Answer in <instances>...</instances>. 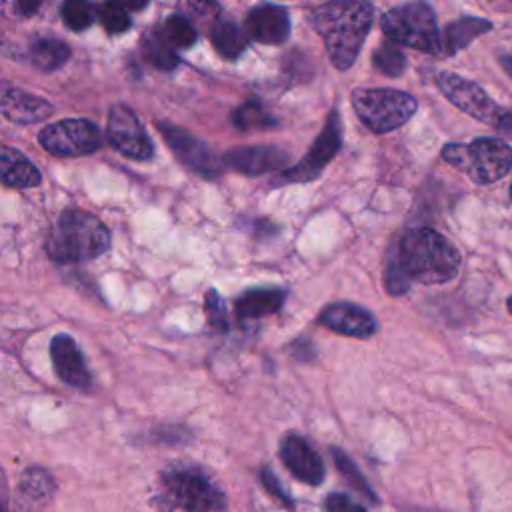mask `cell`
<instances>
[{"label": "cell", "mask_w": 512, "mask_h": 512, "mask_svg": "<svg viewBox=\"0 0 512 512\" xmlns=\"http://www.w3.org/2000/svg\"><path fill=\"white\" fill-rule=\"evenodd\" d=\"M232 124L238 130H266L278 124V120L264 108L260 100H246L232 112Z\"/></svg>", "instance_id": "cell-26"}, {"label": "cell", "mask_w": 512, "mask_h": 512, "mask_svg": "<svg viewBox=\"0 0 512 512\" xmlns=\"http://www.w3.org/2000/svg\"><path fill=\"white\" fill-rule=\"evenodd\" d=\"M318 322L332 332L354 338H368L378 330L376 316L370 310L352 302L326 304L318 314Z\"/></svg>", "instance_id": "cell-16"}, {"label": "cell", "mask_w": 512, "mask_h": 512, "mask_svg": "<svg viewBox=\"0 0 512 512\" xmlns=\"http://www.w3.org/2000/svg\"><path fill=\"white\" fill-rule=\"evenodd\" d=\"M380 28L394 44L426 54H442V32L438 30L434 10L424 2H408L390 8L380 18Z\"/></svg>", "instance_id": "cell-6"}, {"label": "cell", "mask_w": 512, "mask_h": 512, "mask_svg": "<svg viewBox=\"0 0 512 512\" xmlns=\"http://www.w3.org/2000/svg\"><path fill=\"white\" fill-rule=\"evenodd\" d=\"M38 142L54 156L76 158L96 152L102 146V132L92 120L66 118L42 128Z\"/></svg>", "instance_id": "cell-8"}, {"label": "cell", "mask_w": 512, "mask_h": 512, "mask_svg": "<svg viewBox=\"0 0 512 512\" xmlns=\"http://www.w3.org/2000/svg\"><path fill=\"white\" fill-rule=\"evenodd\" d=\"M288 292L280 286H258L244 290L234 302V314L238 320H258L278 312Z\"/></svg>", "instance_id": "cell-20"}, {"label": "cell", "mask_w": 512, "mask_h": 512, "mask_svg": "<svg viewBox=\"0 0 512 512\" xmlns=\"http://www.w3.org/2000/svg\"><path fill=\"white\" fill-rule=\"evenodd\" d=\"M222 164L230 170H236L246 176H258L266 172L288 170L292 166L290 152L272 144H254V146H238L228 150L222 156Z\"/></svg>", "instance_id": "cell-13"}, {"label": "cell", "mask_w": 512, "mask_h": 512, "mask_svg": "<svg viewBox=\"0 0 512 512\" xmlns=\"http://www.w3.org/2000/svg\"><path fill=\"white\" fill-rule=\"evenodd\" d=\"M158 34L166 40V44L170 48H176V50H186V48L194 46L198 40L194 24L182 14L168 16L162 22V26L158 28Z\"/></svg>", "instance_id": "cell-25"}, {"label": "cell", "mask_w": 512, "mask_h": 512, "mask_svg": "<svg viewBox=\"0 0 512 512\" xmlns=\"http://www.w3.org/2000/svg\"><path fill=\"white\" fill-rule=\"evenodd\" d=\"M260 482L264 484V488L276 498V500H280L284 506H288V508H292V498H290V494L284 490V486L280 484V480H278V476L270 470V468H260Z\"/></svg>", "instance_id": "cell-33"}, {"label": "cell", "mask_w": 512, "mask_h": 512, "mask_svg": "<svg viewBox=\"0 0 512 512\" xmlns=\"http://www.w3.org/2000/svg\"><path fill=\"white\" fill-rule=\"evenodd\" d=\"M280 460L304 484L320 486L324 482V462L304 436L286 434L280 440Z\"/></svg>", "instance_id": "cell-15"}, {"label": "cell", "mask_w": 512, "mask_h": 512, "mask_svg": "<svg viewBox=\"0 0 512 512\" xmlns=\"http://www.w3.org/2000/svg\"><path fill=\"white\" fill-rule=\"evenodd\" d=\"M500 62H502V68L512 76V56H504Z\"/></svg>", "instance_id": "cell-37"}, {"label": "cell", "mask_w": 512, "mask_h": 512, "mask_svg": "<svg viewBox=\"0 0 512 512\" xmlns=\"http://www.w3.org/2000/svg\"><path fill=\"white\" fill-rule=\"evenodd\" d=\"M436 84L458 110L484 124L500 128L506 110L500 108L476 82L466 80L454 72H440L436 76Z\"/></svg>", "instance_id": "cell-9"}, {"label": "cell", "mask_w": 512, "mask_h": 512, "mask_svg": "<svg viewBox=\"0 0 512 512\" xmlns=\"http://www.w3.org/2000/svg\"><path fill=\"white\" fill-rule=\"evenodd\" d=\"M106 132L112 148L120 154L140 162L154 158V142L130 106L114 104L110 108Z\"/></svg>", "instance_id": "cell-11"}, {"label": "cell", "mask_w": 512, "mask_h": 512, "mask_svg": "<svg viewBox=\"0 0 512 512\" xmlns=\"http://www.w3.org/2000/svg\"><path fill=\"white\" fill-rule=\"evenodd\" d=\"M374 20V6L364 0H334L312 10L310 22L322 36L334 68L348 70L368 36Z\"/></svg>", "instance_id": "cell-2"}, {"label": "cell", "mask_w": 512, "mask_h": 512, "mask_svg": "<svg viewBox=\"0 0 512 512\" xmlns=\"http://www.w3.org/2000/svg\"><path fill=\"white\" fill-rule=\"evenodd\" d=\"M508 312H510V314H512V296H510V298H508Z\"/></svg>", "instance_id": "cell-38"}, {"label": "cell", "mask_w": 512, "mask_h": 512, "mask_svg": "<svg viewBox=\"0 0 512 512\" xmlns=\"http://www.w3.org/2000/svg\"><path fill=\"white\" fill-rule=\"evenodd\" d=\"M60 18L70 30L80 32V30H86L88 26H92L94 8L82 0H68L60 6Z\"/></svg>", "instance_id": "cell-31"}, {"label": "cell", "mask_w": 512, "mask_h": 512, "mask_svg": "<svg viewBox=\"0 0 512 512\" xmlns=\"http://www.w3.org/2000/svg\"><path fill=\"white\" fill-rule=\"evenodd\" d=\"M372 64L384 76L396 78V76L404 74V70H406V56L398 44L388 40V42L378 44V48L372 52Z\"/></svg>", "instance_id": "cell-29"}, {"label": "cell", "mask_w": 512, "mask_h": 512, "mask_svg": "<svg viewBox=\"0 0 512 512\" xmlns=\"http://www.w3.org/2000/svg\"><path fill=\"white\" fill-rule=\"evenodd\" d=\"M142 54L158 70H174L180 62L174 48L166 44V40L158 34V30L142 38Z\"/></svg>", "instance_id": "cell-28"}, {"label": "cell", "mask_w": 512, "mask_h": 512, "mask_svg": "<svg viewBox=\"0 0 512 512\" xmlns=\"http://www.w3.org/2000/svg\"><path fill=\"white\" fill-rule=\"evenodd\" d=\"M204 312L208 318V324L218 330V332H226L228 330V314H226V306L222 296L218 294L216 288H208L206 296H204Z\"/></svg>", "instance_id": "cell-32"}, {"label": "cell", "mask_w": 512, "mask_h": 512, "mask_svg": "<svg viewBox=\"0 0 512 512\" xmlns=\"http://www.w3.org/2000/svg\"><path fill=\"white\" fill-rule=\"evenodd\" d=\"M342 146V118L338 108H334L322 132L316 136L314 144L306 152V156L298 162L292 164L288 170H284L280 176V182H310L320 176V172L326 168V164L338 154Z\"/></svg>", "instance_id": "cell-10"}, {"label": "cell", "mask_w": 512, "mask_h": 512, "mask_svg": "<svg viewBox=\"0 0 512 512\" xmlns=\"http://www.w3.org/2000/svg\"><path fill=\"white\" fill-rule=\"evenodd\" d=\"M460 252L440 232L420 226L406 230L394 244L386 270L384 286L392 296L404 294L414 282L444 284L456 278Z\"/></svg>", "instance_id": "cell-1"}, {"label": "cell", "mask_w": 512, "mask_h": 512, "mask_svg": "<svg viewBox=\"0 0 512 512\" xmlns=\"http://www.w3.org/2000/svg\"><path fill=\"white\" fill-rule=\"evenodd\" d=\"M160 512H224L226 494L198 464L172 462L158 476Z\"/></svg>", "instance_id": "cell-3"}, {"label": "cell", "mask_w": 512, "mask_h": 512, "mask_svg": "<svg viewBox=\"0 0 512 512\" xmlns=\"http://www.w3.org/2000/svg\"><path fill=\"white\" fill-rule=\"evenodd\" d=\"M112 238L106 224L80 208H66L48 234L46 252L56 262H86L110 250Z\"/></svg>", "instance_id": "cell-4"}, {"label": "cell", "mask_w": 512, "mask_h": 512, "mask_svg": "<svg viewBox=\"0 0 512 512\" xmlns=\"http://www.w3.org/2000/svg\"><path fill=\"white\" fill-rule=\"evenodd\" d=\"M96 16L108 34H122L132 26V18L124 4L104 2L98 6Z\"/></svg>", "instance_id": "cell-30"}, {"label": "cell", "mask_w": 512, "mask_h": 512, "mask_svg": "<svg viewBox=\"0 0 512 512\" xmlns=\"http://www.w3.org/2000/svg\"><path fill=\"white\" fill-rule=\"evenodd\" d=\"M40 4H42L40 0H34V2H16V4H14V10L20 12L22 16H32V14L40 8Z\"/></svg>", "instance_id": "cell-35"}, {"label": "cell", "mask_w": 512, "mask_h": 512, "mask_svg": "<svg viewBox=\"0 0 512 512\" xmlns=\"http://www.w3.org/2000/svg\"><path fill=\"white\" fill-rule=\"evenodd\" d=\"M510 196H512V184H510Z\"/></svg>", "instance_id": "cell-39"}, {"label": "cell", "mask_w": 512, "mask_h": 512, "mask_svg": "<svg viewBox=\"0 0 512 512\" xmlns=\"http://www.w3.org/2000/svg\"><path fill=\"white\" fill-rule=\"evenodd\" d=\"M500 128H502V130L512 132V110H506V114H504V120H502Z\"/></svg>", "instance_id": "cell-36"}, {"label": "cell", "mask_w": 512, "mask_h": 512, "mask_svg": "<svg viewBox=\"0 0 512 512\" xmlns=\"http://www.w3.org/2000/svg\"><path fill=\"white\" fill-rule=\"evenodd\" d=\"M358 120L372 132H392L406 124L418 102L412 94L396 88H356L350 94Z\"/></svg>", "instance_id": "cell-7"}, {"label": "cell", "mask_w": 512, "mask_h": 512, "mask_svg": "<svg viewBox=\"0 0 512 512\" xmlns=\"http://www.w3.org/2000/svg\"><path fill=\"white\" fill-rule=\"evenodd\" d=\"M324 510L326 512H368L364 506L356 504L350 496H346L342 492L328 494L326 502H324Z\"/></svg>", "instance_id": "cell-34"}, {"label": "cell", "mask_w": 512, "mask_h": 512, "mask_svg": "<svg viewBox=\"0 0 512 512\" xmlns=\"http://www.w3.org/2000/svg\"><path fill=\"white\" fill-rule=\"evenodd\" d=\"M330 454H332V460H334V464H336V468L340 470V474H342V478L358 492V494H362L364 498H368L370 502H378V496H376V492L370 488V484H368V480L364 478V474L360 472V468L352 462V458L344 452V450H340V448H336V446H332L330 448Z\"/></svg>", "instance_id": "cell-27"}, {"label": "cell", "mask_w": 512, "mask_h": 512, "mask_svg": "<svg viewBox=\"0 0 512 512\" xmlns=\"http://www.w3.org/2000/svg\"><path fill=\"white\" fill-rule=\"evenodd\" d=\"M244 32L260 44H284L290 36V14L284 6L260 4L246 14Z\"/></svg>", "instance_id": "cell-17"}, {"label": "cell", "mask_w": 512, "mask_h": 512, "mask_svg": "<svg viewBox=\"0 0 512 512\" xmlns=\"http://www.w3.org/2000/svg\"><path fill=\"white\" fill-rule=\"evenodd\" d=\"M50 358H52L54 372L64 384L78 390H88L92 386V374L86 366L82 350L70 334L60 332L52 336Z\"/></svg>", "instance_id": "cell-14"}, {"label": "cell", "mask_w": 512, "mask_h": 512, "mask_svg": "<svg viewBox=\"0 0 512 512\" xmlns=\"http://www.w3.org/2000/svg\"><path fill=\"white\" fill-rule=\"evenodd\" d=\"M70 58V46L58 38L40 36L28 48L30 64L40 72H54Z\"/></svg>", "instance_id": "cell-23"}, {"label": "cell", "mask_w": 512, "mask_h": 512, "mask_svg": "<svg viewBox=\"0 0 512 512\" xmlns=\"http://www.w3.org/2000/svg\"><path fill=\"white\" fill-rule=\"evenodd\" d=\"M56 484L48 470L32 466L20 474L16 494H14V508L16 512H40L54 496Z\"/></svg>", "instance_id": "cell-18"}, {"label": "cell", "mask_w": 512, "mask_h": 512, "mask_svg": "<svg viewBox=\"0 0 512 512\" xmlns=\"http://www.w3.org/2000/svg\"><path fill=\"white\" fill-rule=\"evenodd\" d=\"M52 112V104L40 96L28 94L20 88H6L2 92V114L14 124H38L46 120Z\"/></svg>", "instance_id": "cell-19"}, {"label": "cell", "mask_w": 512, "mask_h": 512, "mask_svg": "<svg viewBox=\"0 0 512 512\" xmlns=\"http://www.w3.org/2000/svg\"><path fill=\"white\" fill-rule=\"evenodd\" d=\"M440 154L448 164L466 172L476 184H492L512 168V148L492 136L476 138L468 144L448 142Z\"/></svg>", "instance_id": "cell-5"}, {"label": "cell", "mask_w": 512, "mask_h": 512, "mask_svg": "<svg viewBox=\"0 0 512 512\" xmlns=\"http://www.w3.org/2000/svg\"><path fill=\"white\" fill-rule=\"evenodd\" d=\"M156 126L164 136L168 148L178 156V160L188 170H192L194 174L206 180H214L222 174V168H224L222 160L216 158V154L210 150V146L204 140L184 130L182 126H174L168 122H156Z\"/></svg>", "instance_id": "cell-12"}, {"label": "cell", "mask_w": 512, "mask_h": 512, "mask_svg": "<svg viewBox=\"0 0 512 512\" xmlns=\"http://www.w3.org/2000/svg\"><path fill=\"white\" fill-rule=\"evenodd\" d=\"M0 178L10 188H34L40 186V170L16 148L4 144L0 152Z\"/></svg>", "instance_id": "cell-21"}, {"label": "cell", "mask_w": 512, "mask_h": 512, "mask_svg": "<svg viewBox=\"0 0 512 512\" xmlns=\"http://www.w3.org/2000/svg\"><path fill=\"white\" fill-rule=\"evenodd\" d=\"M210 40L220 56L236 60L248 46L246 32L230 18H218L210 28Z\"/></svg>", "instance_id": "cell-24"}, {"label": "cell", "mask_w": 512, "mask_h": 512, "mask_svg": "<svg viewBox=\"0 0 512 512\" xmlns=\"http://www.w3.org/2000/svg\"><path fill=\"white\" fill-rule=\"evenodd\" d=\"M492 24L478 16H462L454 22H450L442 32V54L450 56L458 50L466 48L474 38L488 32Z\"/></svg>", "instance_id": "cell-22"}]
</instances>
